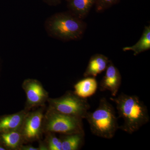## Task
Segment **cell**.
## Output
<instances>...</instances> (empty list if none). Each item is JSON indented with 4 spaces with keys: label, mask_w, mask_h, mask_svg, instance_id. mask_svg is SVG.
<instances>
[{
    "label": "cell",
    "mask_w": 150,
    "mask_h": 150,
    "mask_svg": "<svg viewBox=\"0 0 150 150\" xmlns=\"http://www.w3.org/2000/svg\"><path fill=\"white\" fill-rule=\"evenodd\" d=\"M110 99L116 105L119 118L123 120L119 129L132 134L149 122L147 107L137 96L121 93Z\"/></svg>",
    "instance_id": "obj_1"
},
{
    "label": "cell",
    "mask_w": 150,
    "mask_h": 150,
    "mask_svg": "<svg viewBox=\"0 0 150 150\" xmlns=\"http://www.w3.org/2000/svg\"><path fill=\"white\" fill-rule=\"evenodd\" d=\"M117 118L113 106L106 98H102L98 107L93 112L88 111L85 119L93 135L110 139L119 129Z\"/></svg>",
    "instance_id": "obj_2"
},
{
    "label": "cell",
    "mask_w": 150,
    "mask_h": 150,
    "mask_svg": "<svg viewBox=\"0 0 150 150\" xmlns=\"http://www.w3.org/2000/svg\"><path fill=\"white\" fill-rule=\"evenodd\" d=\"M47 29L52 36L64 40H75L81 37L85 24L74 15L58 13L48 20Z\"/></svg>",
    "instance_id": "obj_3"
},
{
    "label": "cell",
    "mask_w": 150,
    "mask_h": 150,
    "mask_svg": "<svg viewBox=\"0 0 150 150\" xmlns=\"http://www.w3.org/2000/svg\"><path fill=\"white\" fill-rule=\"evenodd\" d=\"M51 110L85 119L90 108L87 98L78 96L74 92H68L59 98L50 100Z\"/></svg>",
    "instance_id": "obj_4"
},
{
    "label": "cell",
    "mask_w": 150,
    "mask_h": 150,
    "mask_svg": "<svg viewBox=\"0 0 150 150\" xmlns=\"http://www.w3.org/2000/svg\"><path fill=\"white\" fill-rule=\"evenodd\" d=\"M83 119L51 110L46 129L50 132L70 134L84 132Z\"/></svg>",
    "instance_id": "obj_5"
},
{
    "label": "cell",
    "mask_w": 150,
    "mask_h": 150,
    "mask_svg": "<svg viewBox=\"0 0 150 150\" xmlns=\"http://www.w3.org/2000/svg\"><path fill=\"white\" fill-rule=\"evenodd\" d=\"M121 81L122 77L119 70L110 61L105 70V74L100 82V91H108L112 97L116 96L121 85Z\"/></svg>",
    "instance_id": "obj_6"
},
{
    "label": "cell",
    "mask_w": 150,
    "mask_h": 150,
    "mask_svg": "<svg viewBox=\"0 0 150 150\" xmlns=\"http://www.w3.org/2000/svg\"><path fill=\"white\" fill-rule=\"evenodd\" d=\"M24 89L28 102L30 105L41 104L46 99V94L43 87L37 81L30 80L25 82Z\"/></svg>",
    "instance_id": "obj_7"
},
{
    "label": "cell",
    "mask_w": 150,
    "mask_h": 150,
    "mask_svg": "<svg viewBox=\"0 0 150 150\" xmlns=\"http://www.w3.org/2000/svg\"><path fill=\"white\" fill-rule=\"evenodd\" d=\"M109 62L108 58L104 55L100 54L94 55L90 59L83 74L84 77L95 78L106 70Z\"/></svg>",
    "instance_id": "obj_8"
},
{
    "label": "cell",
    "mask_w": 150,
    "mask_h": 150,
    "mask_svg": "<svg viewBox=\"0 0 150 150\" xmlns=\"http://www.w3.org/2000/svg\"><path fill=\"white\" fill-rule=\"evenodd\" d=\"M43 115L37 111L29 115L25 121L23 133L25 137L28 140L36 139L39 136Z\"/></svg>",
    "instance_id": "obj_9"
},
{
    "label": "cell",
    "mask_w": 150,
    "mask_h": 150,
    "mask_svg": "<svg viewBox=\"0 0 150 150\" xmlns=\"http://www.w3.org/2000/svg\"><path fill=\"white\" fill-rule=\"evenodd\" d=\"M74 93L78 96L87 98L95 94L98 83L95 77H87L79 81L74 85Z\"/></svg>",
    "instance_id": "obj_10"
},
{
    "label": "cell",
    "mask_w": 150,
    "mask_h": 150,
    "mask_svg": "<svg viewBox=\"0 0 150 150\" xmlns=\"http://www.w3.org/2000/svg\"><path fill=\"white\" fill-rule=\"evenodd\" d=\"M65 135V137L61 139L62 150H79L84 143L85 132Z\"/></svg>",
    "instance_id": "obj_11"
},
{
    "label": "cell",
    "mask_w": 150,
    "mask_h": 150,
    "mask_svg": "<svg viewBox=\"0 0 150 150\" xmlns=\"http://www.w3.org/2000/svg\"><path fill=\"white\" fill-rule=\"evenodd\" d=\"M150 48V26H145L142 37L136 44L131 46L124 47V51H132L134 56H137L142 52Z\"/></svg>",
    "instance_id": "obj_12"
},
{
    "label": "cell",
    "mask_w": 150,
    "mask_h": 150,
    "mask_svg": "<svg viewBox=\"0 0 150 150\" xmlns=\"http://www.w3.org/2000/svg\"><path fill=\"white\" fill-rule=\"evenodd\" d=\"M25 115L18 113L5 117L0 121V131H16L23 122Z\"/></svg>",
    "instance_id": "obj_13"
},
{
    "label": "cell",
    "mask_w": 150,
    "mask_h": 150,
    "mask_svg": "<svg viewBox=\"0 0 150 150\" xmlns=\"http://www.w3.org/2000/svg\"><path fill=\"white\" fill-rule=\"evenodd\" d=\"M96 0H71L70 8L74 15L81 19L88 13Z\"/></svg>",
    "instance_id": "obj_14"
},
{
    "label": "cell",
    "mask_w": 150,
    "mask_h": 150,
    "mask_svg": "<svg viewBox=\"0 0 150 150\" xmlns=\"http://www.w3.org/2000/svg\"><path fill=\"white\" fill-rule=\"evenodd\" d=\"M1 136L6 146L12 149L17 147L21 140V135L16 131L4 133Z\"/></svg>",
    "instance_id": "obj_15"
},
{
    "label": "cell",
    "mask_w": 150,
    "mask_h": 150,
    "mask_svg": "<svg viewBox=\"0 0 150 150\" xmlns=\"http://www.w3.org/2000/svg\"><path fill=\"white\" fill-rule=\"evenodd\" d=\"M48 149L50 150H62V140L56 136H51L48 139Z\"/></svg>",
    "instance_id": "obj_16"
},
{
    "label": "cell",
    "mask_w": 150,
    "mask_h": 150,
    "mask_svg": "<svg viewBox=\"0 0 150 150\" xmlns=\"http://www.w3.org/2000/svg\"><path fill=\"white\" fill-rule=\"evenodd\" d=\"M118 0H96V11H102L114 4Z\"/></svg>",
    "instance_id": "obj_17"
},
{
    "label": "cell",
    "mask_w": 150,
    "mask_h": 150,
    "mask_svg": "<svg viewBox=\"0 0 150 150\" xmlns=\"http://www.w3.org/2000/svg\"><path fill=\"white\" fill-rule=\"evenodd\" d=\"M23 150H40V149H38V148H36L35 147H33L32 146H26L24 147L23 148Z\"/></svg>",
    "instance_id": "obj_18"
},
{
    "label": "cell",
    "mask_w": 150,
    "mask_h": 150,
    "mask_svg": "<svg viewBox=\"0 0 150 150\" xmlns=\"http://www.w3.org/2000/svg\"><path fill=\"white\" fill-rule=\"evenodd\" d=\"M4 149V148L0 146V150H5Z\"/></svg>",
    "instance_id": "obj_19"
}]
</instances>
